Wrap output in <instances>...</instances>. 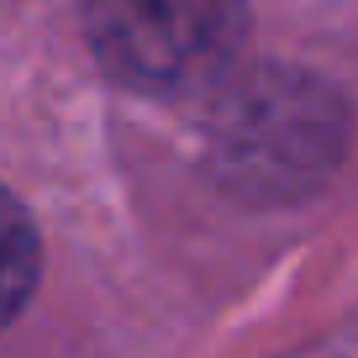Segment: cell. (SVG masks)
I'll return each instance as SVG.
<instances>
[{
  "mask_svg": "<svg viewBox=\"0 0 358 358\" xmlns=\"http://www.w3.org/2000/svg\"><path fill=\"white\" fill-rule=\"evenodd\" d=\"M90 53L116 85L158 101L211 90L248 37L243 0H85Z\"/></svg>",
  "mask_w": 358,
  "mask_h": 358,
  "instance_id": "cell-1",
  "label": "cell"
},
{
  "mask_svg": "<svg viewBox=\"0 0 358 358\" xmlns=\"http://www.w3.org/2000/svg\"><path fill=\"white\" fill-rule=\"evenodd\" d=\"M32 258H37L32 227H27L22 211H11V306H22L27 290H32Z\"/></svg>",
  "mask_w": 358,
  "mask_h": 358,
  "instance_id": "cell-2",
  "label": "cell"
}]
</instances>
